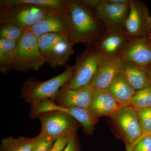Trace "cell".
<instances>
[{"instance_id": "3957f363", "label": "cell", "mask_w": 151, "mask_h": 151, "mask_svg": "<svg viewBox=\"0 0 151 151\" xmlns=\"http://www.w3.org/2000/svg\"><path fill=\"white\" fill-rule=\"evenodd\" d=\"M45 63V58L38 45L37 37L29 29L25 30L17 45L13 69L20 72L36 70Z\"/></svg>"}, {"instance_id": "2e32d148", "label": "cell", "mask_w": 151, "mask_h": 151, "mask_svg": "<svg viewBox=\"0 0 151 151\" xmlns=\"http://www.w3.org/2000/svg\"><path fill=\"white\" fill-rule=\"evenodd\" d=\"M120 73L135 91L151 86L150 80L144 67L134 63L122 60Z\"/></svg>"}, {"instance_id": "6da1fadb", "label": "cell", "mask_w": 151, "mask_h": 151, "mask_svg": "<svg viewBox=\"0 0 151 151\" xmlns=\"http://www.w3.org/2000/svg\"><path fill=\"white\" fill-rule=\"evenodd\" d=\"M68 17L67 33L73 45L93 46L106 33L94 9L86 7L80 0H68L65 8Z\"/></svg>"}, {"instance_id": "5b68a950", "label": "cell", "mask_w": 151, "mask_h": 151, "mask_svg": "<svg viewBox=\"0 0 151 151\" xmlns=\"http://www.w3.org/2000/svg\"><path fill=\"white\" fill-rule=\"evenodd\" d=\"M102 57L93 46H88L76 59L73 76L66 84L68 88L77 89L90 84L100 63Z\"/></svg>"}, {"instance_id": "4316f807", "label": "cell", "mask_w": 151, "mask_h": 151, "mask_svg": "<svg viewBox=\"0 0 151 151\" xmlns=\"http://www.w3.org/2000/svg\"><path fill=\"white\" fill-rule=\"evenodd\" d=\"M127 149V151H151V133L141 136L133 145Z\"/></svg>"}, {"instance_id": "d4e9b609", "label": "cell", "mask_w": 151, "mask_h": 151, "mask_svg": "<svg viewBox=\"0 0 151 151\" xmlns=\"http://www.w3.org/2000/svg\"><path fill=\"white\" fill-rule=\"evenodd\" d=\"M142 136L151 133V107L137 110Z\"/></svg>"}, {"instance_id": "484cf974", "label": "cell", "mask_w": 151, "mask_h": 151, "mask_svg": "<svg viewBox=\"0 0 151 151\" xmlns=\"http://www.w3.org/2000/svg\"><path fill=\"white\" fill-rule=\"evenodd\" d=\"M55 141L51 138L40 134L35 137L32 151H50Z\"/></svg>"}, {"instance_id": "e0dca14e", "label": "cell", "mask_w": 151, "mask_h": 151, "mask_svg": "<svg viewBox=\"0 0 151 151\" xmlns=\"http://www.w3.org/2000/svg\"><path fill=\"white\" fill-rule=\"evenodd\" d=\"M73 45L68 36L63 39L44 55L46 63L52 68L63 66L74 53Z\"/></svg>"}, {"instance_id": "ba28073f", "label": "cell", "mask_w": 151, "mask_h": 151, "mask_svg": "<svg viewBox=\"0 0 151 151\" xmlns=\"http://www.w3.org/2000/svg\"><path fill=\"white\" fill-rule=\"evenodd\" d=\"M111 118L119 129L127 147L133 145L142 136L137 112L135 108L126 105Z\"/></svg>"}, {"instance_id": "30bf717a", "label": "cell", "mask_w": 151, "mask_h": 151, "mask_svg": "<svg viewBox=\"0 0 151 151\" xmlns=\"http://www.w3.org/2000/svg\"><path fill=\"white\" fill-rule=\"evenodd\" d=\"M120 56L123 60L141 66L151 65V36L131 37Z\"/></svg>"}, {"instance_id": "603a6c76", "label": "cell", "mask_w": 151, "mask_h": 151, "mask_svg": "<svg viewBox=\"0 0 151 151\" xmlns=\"http://www.w3.org/2000/svg\"><path fill=\"white\" fill-rule=\"evenodd\" d=\"M128 105L136 110L151 107V86L136 91Z\"/></svg>"}, {"instance_id": "9c48e42d", "label": "cell", "mask_w": 151, "mask_h": 151, "mask_svg": "<svg viewBox=\"0 0 151 151\" xmlns=\"http://www.w3.org/2000/svg\"><path fill=\"white\" fill-rule=\"evenodd\" d=\"M125 30L132 37L151 36V16L144 3L131 0Z\"/></svg>"}, {"instance_id": "4fadbf2b", "label": "cell", "mask_w": 151, "mask_h": 151, "mask_svg": "<svg viewBox=\"0 0 151 151\" xmlns=\"http://www.w3.org/2000/svg\"><path fill=\"white\" fill-rule=\"evenodd\" d=\"M122 61L120 56L103 60L90 81L93 89L107 90L114 78L120 73Z\"/></svg>"}, {"instance_id": "f546056e", "label": "cell", "mask_w": 151, "mask_h": 151, "mask_svg": "<svg viewBox=\"0 0 151 151\" xmlns=\"http://www.w3.org/2000/svg\"><path fill=\"white\" fill-rule=\"evenodd\" d=\"M83 5L94 9L101 2V0H80Z\"/></svg>"}, {"instance_id": "1f68e13d", "label": "cell", "mask_w": 151, "mask_h": 151, "mask_svg": "<svg viewBox=\"0 0 151 151\" xmlns=\"http://www.w3.org/2000/svg\"><path fill=\"white\" fill-rule=\"evenodd\" d=\"M143 67H144L145 70L146 72L147 73L151 82V65L143 66Z\"/></svg>"}, {"instance_id": "ac0fdd59", "label": "cell", "mask_w": 151, "mask_h": 151, "mask_svg": "<svg viewBox=\"0 0 151 151\" xmlns=\"http://www.w3.org/2000/svg\"><path fill=\"white\" fill-rule=\"evenodd\" d=\"M107 90L117 102L124 106L129 105L136 92L120 73L114 78Z\"/></svg>"}, {"instance_id": "9a60e30c", "label": "cell", "mask_w": 151, "mask_h": 151, "mask_svg": "<svg viewBox=\"0 0 151 151\" xmlns=\"http://www.w3.org/2000/svg\"><path fill=\"white\" fill-rule=\"evenodd\" d=\"M124 106L117 102L108 90L94 89L89 109L97 118L111 117Z\"/></svg>"}, {"instance_id": "8fae6325", "label": "cell", "mask_w": 151, "mask_h": 151, "mask_svg": "<svg viewBox=\"0 0 151 151\" xmlns=\"http://www.w3.org/2000/svg\"><path fill=\"white\" fill-rule=\"evenodd\" d=\"M132 37L126 31L106 32L93 45L103 60L120 56L124 47Z\"/></svg>"}, {"instance_id": "7c38bea8", "label": "cell", "mask_w": 151, "mask_h": 151, "mask_svg": "<svg viewBox=\"0 0 151 151\" xmlns=\"http://www.w3.org/2000/svg\"><path fill=\"white\" fill-rule=\"evenodd\" d=\"M68 17L65 9H55L29 29L37 37L52 32L67 33Z\"/></svg>"}, {"instance_id": "7a4b0ae2", "label": "cell", "mask_w": 151, "mask_h": 151, "mask_svg": "<svg viewBox=\"0 0 151 151\" xmlns=\"http://www.w3.org/2000/svg\"><path fill=\"white\" fill-rule=\"evenodd\" d=\"M73 69L74 66H68L61 74L43 82L35 79H28L23 85L21 97L32 107L45 100H53L57 96L60 89L70 81Z\"/></svg>"}, {"instance_id": "7402d4cb", "label": "cell", "mask_w": 151, "mask_h": 151, "mask_svg": "<svg viewBox=\"0 0 151 151\" xmlns=\"http://www.w3.org/2000/svg\"><path fill=\"white\" fill-rule=\"evenodd\" d=\"M68 36L64 32H52L45 34L37 37L38 45L43 55L46 54L50 49L63 39Z\"/></svg>"}, {"instance_id": "277c9868", "label": "cell", "mask_w": 151, "mask_h": 151, "mask_svg": "<svg viewBox=\"0 0 151 151\" xmlns=\"http://www.w3.org/2000/svg\"><path fill=\"white\" fill-rule=\"evenodd\" d=\"M55 9L25 4L0 7V24L11 23L29 29Z\"/></svg>"}, {"instance_id": "f1b7e54d", "label": "cell", "mask_w": 151, "mask_h": 151, "mask_svg": "<svg viewBox=\"0 0 151 151\" xmlns=\"http://www.w3.org/2000/svg\"><path fill=\"white\" fill-rule=\"evenodd\" d=\"M60 151H80L76 134L70 137L65 147Z\"/></svg>"}, {"instance_id": "cb8c5ba5", "label": "cell", "mask_w": 151, "mask_h": 151, "mask_svg": "<svg viewBox=\"0 0 151 151\" xmlns=\"http://www.w3.org/2000/svg\"><path fill=\"white\" fill-rule=\"evenodd\" d=\"M0 39L18 42L23 35L25 30L12 24H1Z\"/></svg>"}, {"instance_id": "52a82bcc", "label": "cell", "mask_w": 151, "mask_h": 151, "mask_svg": "<svg viewBox=\"0 0 151 151\" xmlns=\"http://www.w3.org/2000/svg\"><path fill=\"white\" fill-rule=\"evenodd\" d=\"M129 6L130 4H114L108 2L107 0H101L94 10L107 32L126 31L125 23Z\"/></svg>"}, {"instance_id": "d6986e66", "label": "cell", "mask_w": 151, "mask_h": 151, "mask_svg": "<svg viewBox=\"0 0 151 151\" xmlns=\"http://www.w3.org/2000/svg\"><path fill=\"white\" fill-rule=\"evenodd\" d=\"M18 42L0 39V71L4 74L13 69Z\"/></svg>"}, {"instance_id": "4dcf8cb0", "label": "cell", "mask_w": 151, "mask_h": 151, "mask_svg": "<svg viewBox=\"0 0 151 151\" xmlns=\"http://www.w3.org/2000/svg\"><path fill=\"white\" fill-rule=\"evenodd\" d=\"M108 2L114 4H129L131 0H107Z\"/></svg>"}, {"instance_id": "8992f818", "label": "cell", "mask_w": 151, "mask_h": 151, "mask_svg": "<svg viewBox=\"0 0 151 151\" xmlns=\"http://www.w3.org/2000/svg\"><path fill=\"white\" fill-rule=\"evenodd\" d=\"M37 117L41 123L40 134L55 140L66 135L76 134L78 127V122L76 119L63 112H46Z\"/></svg>"}, {"instance_id": "5bb4252c", "label": "cell", "mask_w": 151, "mask_h": 151, "mask_svg": "<svg viewBox=\"0 0 151 151\" xmlns=\"http://www.w3.org/2000/svg\"><path fill=\"white\" fill-rule=\"evenodd\" d=\"M93 88L90 84H88L77 89L68 88L66 84L63 86L62 90L58 94L60 95L58 105L67 108H81L89 109Z\"/></svg>"}, {"instance_id": "44dd1931", "label": "cell", "mask_w": 151, "mask_h": 151, "mask_svg": "<svg viewBox=\"0 0 151 151\" xmlns=\"http://www.w3.org/2000/svg\"><path fill=\"white\" fill-rule=\"evenodd\" d=\"M67 1L68 0H1L0 7L25 4L41 7L63 10Z\"/></svg>"}, {"instance_id": "ffe728a7", "label": "cell", "mask_w": 151, "mask_h": 151, "mask_svg": "<svg viewBox=\"0 0 151 151\" xmlns=\"http://www.w3.org/2000/svg\"><path fill=\"white\" fill-rule=\"evenodd\" d=\"M34 141L35 138L7 137L2 139L0 151H32Z\"/></svg>"}, {"instance_id": "83f0119b", "label": "cell", "mask_w": 151, "mask_h": 151, "mask_svg": "<svg viewBox=\"0 0 151 151\" xmlns=\"http://www.w3.org/2000/svg\"><path fill=\"white\" fill-rule=\"evenodd\" d=\"M73 134L68 135L58 139L55 142L53 147L50 151H60L63 150L67 145L70 137Z\"/></svg>"}]
</instances>
